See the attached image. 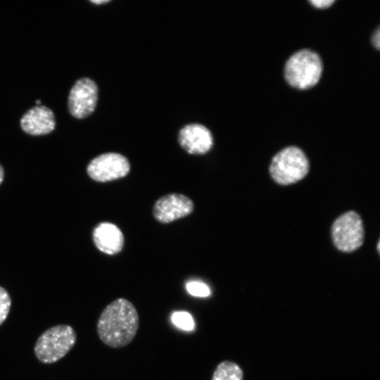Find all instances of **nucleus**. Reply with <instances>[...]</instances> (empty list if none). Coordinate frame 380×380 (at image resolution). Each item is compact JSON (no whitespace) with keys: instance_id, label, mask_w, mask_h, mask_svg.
<instances>
[{"instance_id":"obj_19","label":"nucleus","mask_w":380,"mask_h":380,"mask_svg":"<svg viewBox=\"0 0 380 380\" xmlns=\"http://www.w3.org/2000/svg\"><path fill=\"white\" fill-rule=\"evenodd\" d=\"M4 179V169L2 166L0 165V184L3 182Z\"/></svg>"},{"instance_id":"obj_8","label":"nucleus","mask_w":380,"mask_h":380,"mask_svg":"<svg viewBox=\"0 0 380 380\" xmlns=\"http://www.w3.org/2000/svg\"><path fill=\"white\" fill-rule=\"evenodd\" d=\"M194 209L192 201L179 194L160 198L153 207L154 217L161 223H169L189 215Z\"/></svg>"},{"instance_id":"obj_15","label":"nucleus","mask_w":380,"mask_h":380,"mask_svg":"<svg viewBox=\"0 0 380 380\" xmlns=\"http://www.w3.org/2000/svg\"><path fill=\"white\" fill-rule=\"evenodd\" d=\"M11 305V300L7 291L0 286V325L6 319Z\"/></svg>"},{"instance_id":"obj_18","label":"nucleus","mask_w":380,"mask_h":380,"mask_svg":"<svg viewBox=\"0 0 380 380\" xmlns=\"http://www.w3.org/2000/svg\"><path fill=\"white\" fill-rule=\"evenodd\" d=\"M91 1L96 4H101L107 3L109 1L108 0H94V1L91 0Z\"/></svg>"},{"instance_id":"obj_3","label":"nucleus","mask_w":380,"mask_h":380,"mask_svg":"<svg viewBox=\"0 0 380 380\" xmlns=\"http://www.w3.org/2000/svg\"><path fill=\"white\" fill-rule=\"evenodd\" d=\"M309 170V161L304 152L294 146L279 151L272 158L270 173L279 184L296 183L305 177Z\"/></svg>"},{"instance_id":"obj_6","label":"nucleus","mask_w":380,"mask_h":380,"mask_svg":"<svg viewBox=\"0 0 380 380\" xmlns=\"http://www.w3.org/2000/svg\"><path fill=\"white\" fill-rule=\"evenodd\" d=\"M129 170V162L124 156L117 153H106L92 159L87 172L92 179L106 182L126 176Z\"/></svg>"},{"instance_id":"obj_7","label":"nucleus","mask_w":380,"mask_h":380,"mask_svg":"<svg viewBox=\"0 0 380 380\" xmlns=\"http://www.w3.org/2000/svg\"><path fill=\"white\" fill-rule=\"evenodd\" d=\"M98 100V87L92 80L83 77L72 86L68 96V109L76 118H84L94 110Z\"/></svg>"},{"instance_id":"obj_12","label":"nucleus","mask_w":380,"mask_h":380,"mask_svg":"<svg viewBox=\"0 0 380 380\" xmlns=\"http://www.w3.org/2000/svg\"><path fill=\"white\" fill-rule=\"evenodd\" d=\"M211 380H243V372L235 362L225 360L216 367Z\"/></svg>"},{"instance_id":"obj_13","label":"nucleus","mask_w":380,"mask_h":380,"mask_svg":"<svg viewBox=\"0 0 380 380\" xmlns=\"http://www.w3.org/2000/svg\"><path fill=\"white\" fill-rule=\"evenodd\" d=\"M172 322L177 327L185 331L194 329V322L191 315L184 311L175 312L172 315Z\"/></svg>"},{"instance_id":"obj_5","label":"nucleus","mask_w":380,"mask_h":380,"mask_svg":"<svg viewBox=\"0 0 380 380\" xmlns=\"http://www.w3.org/2000/svg\"><path fill=\"white\" fill-rule=\"evenodd\" d=\"M331 237L335 246L343 252L359 248L364 240V227L360 216L355 211L340 215L331 227Z\"/></svg>"},{"instance_id":"obj_11","label":"nucleus","mask_w":380,"mask_h":380,"mask_svg":"<svg viewBox=\"0 0 380 380\" xmlns=\"http://www.w3.org/2000/svg\"><path fill=\"white\" fill-rule=\"evenodd\" d=\"M93 240L99 251L108 255L119 253L124 244L121 230L110 222L99 224L93 231Z\"/></svg>"},{"instance_id":"obj_20","label":"nucleus","mask_w":380,"mask_h":380,"mask_svg":"<svg viewBox=\"0 0 380 380\" xmlns=\"http://www.w3.org/2000/svg\"><path fill=\"white\" fill-rule=\"evenodd\" d=\"M35 103H36L37 106H40L41 101L39 99H38V100L36 101Z\"/></svg>"},{"instance_id":"obj_17","label":"nucleus","mask_w":380,"mask_h":380,"mask_svg":"<svg viewBox=\"0 0 380 380\" xmlns=\"http://www.w3.org/2000/svg\"><path fill=\"white\" fill-rule=\"evenodd\" d=\"M380 32L379 29H377L376 32L374 33V35L372 37V42L374 46H376L378 49H379V44H380V38H379Z\"/></svg>"},{"instance_id":"obj_1","label":"nucleus","mask_w":380,"mask_h":380,"mask_svg":"<svg viewBox=\"0 0 380 380\" xmlns=\"http://www.w3.org/2000/svg\"><path fill=\"white\" fill-rule=\"evenodd\" d=\"M139 318L134 305L119 298L108 304L97 322V333L106 346L118 348L132 342L139 329Z\"/></svg>"},{"instance_id":"obj_16","label":"nucleus","mask_w":380,"mask_h":380,"mask_svg":"<svg viewBox=\"0 0 380 380\" xmlns=\"http://www.w3.org/2000/svg\"><path fill=\"white\" fill-rule=\"evenodd\" d=\"M310 2L315 7L317 8H326L331 4H332L334 1V0H311Z\"/></svg>"},{"instance_id":"obj_4","label":"nucleus","mask_w":380,"mask_h":380,"mask_svg":"<svg viewBox=\"0 0 380 380\" xmlns=\"http://www.w3.org/2000/svg\"><path fill=\"white\" fill-rule=\"evenodd\" d=\"M76 334L69 325L60 324L45 331L34 346L37 357L43 363H53L63 357L75 346Z\"/></svg>"},{"instance_id":"obj_9","label":"nucleus","mask_w":380,"mask_h":380,"mask_svg":"<svg viewBox=\"0 0 380 380\" xmlns=\"http://www.w3.org/2000/svg\"><path fill=\"white\" fill-rule=\"evenodd\" d=\"M180 146L191 154H203L213 146V139L210 131L204 125L192 123L184 126L179 132Z\"/></svg>"},{"instance_id":"obj_10","label":"nucleus","mask_w":380,"mask_h":380,"mask_svg":"<svg viewBox=\"0 0 380 380\" xmlns=\"http://www.w3.org/2000/svg\"><path fill=\"white\" fill-rule=\"evenodd\" d=\"M23 130L31 135H43L52 132L56 126L53 111L44 106H36L29 109L22 117Z\"/></svg>"},{"instance_id":"obj_14","label":"nucleus","mask_w":380,"mask_h":380,"mask_svg":"<svg viewBox=\"0 0 380 380\" xmlns=\"http://www.w3.org/2000/svg\"><path fill=\"white\" fill-rule=\"evenodd\" d=\"M187 291L194 296L207 297L210 295L209 287L204 283L198 281H191L186 283Z\"/></svg>"},{"instance_id":"obj_2","label":"nucleus","mask_w":380,"mask_h":380,"mask_svg":"<svg viewBox=\"0 0 380 380\" xmlns=\"http://www.w3.org/2000/svg\"><path fill=\"white\" fill-rule=\"evenodd\" d=\"M322 61L315 51L303 49L292 54L284 66V76L292 87L305 89L315 85L320 79Z\"/></svg>"}]
</instances>
